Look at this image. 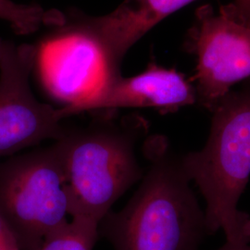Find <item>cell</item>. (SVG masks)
Instances as JSON below:
<instances>
[{
  "label": "cell",
  "mask_w": 250,
  "mask_h": 250,
  "mask_svg": "<svg viewBox=\"0 0 250 250\" xmlns=\"http://www.w3.org/2000/svg\"><path fill=\"white\" fill-rule=\"evenodd\" d=\"M143 152L148 170L125 208L100 222L99 236L115 250H199L208 235L205 211L182 156L163 135L149 136Z\"/></svg>",
  "instance_id": "cell-1"
},
{
  "label": "cell",
  "mask_w": 250,
  "mask_h": 250,
  "mask_svg": "<svg viewBox=\"0 0 250 250\" xmlns=\"http://www.w3.org/2000/svg\"><path fill=\"white\" fill-rule=\"evenodd\" d=\"M217 250H250V244L245 243H231L226 241Z\"/></svg>",
  "instance_id": "cell-14"
},
{
  "label": "cell",
  "mask_w": 250,
  "mask_h": 250,
  "mask_svg": "<svg viewBox=\"0 0 250 250\" xmlns=\"http://www.w3.org/2000/svg\"><path fill=\"white\" fill-rule=\"evenodd\" d=\"M64 14L63 24L36 46L34 67L46 94L62 107L90 99L122 74L99 42Z\"/></svg>",
  "instance_id": "cell-5"
},
{
  "label": "cell",
  "mask_w": 250,
  "mask_h": 250,
  "mask_svg": "<svg viewBox=\"0 0 250 250\" xmlns=\"http://www.w3.org/2000/svg\"><path fill=\"white\" fill-rule=\"evenodd\" d=\"M197 0H125L103 16H90L76 9L72 18L93 36L111 61L122 66L126 53L153 27Z\"/></svg>",
  "instance_id": "cell-9"
},
{
  "label": "cell",
  "mask_w": 250,
  "mask_h": 250,
  "mask_svg": "<svg viewBox=\"0 0 250 250\" xmlns=\"http://www.w3.org/2000/svg\"><path fill=\"white\" fill-rule=\"evenodd\" d=\"M0 215L20 250H38L68 222L65 174L56 142L0 161Z\"/></svg>",
  "instance_id": "cell-4"
},
{
  "label": "cell",
  "mask_w": 250,
  "mask_h": 250,
  "mask_svg": "<svg viewBox=\"0 0 250 250\" xmlns=\"http://www.w3.org/2000/svg\"><path fill=\"white\" fill-rule=\"evenodd\" d=\"M6 40H3L2 38H0V58H1V56H2V54H3V51H4V48H5V45H6Z\"/></svg>",
  "instance_id": "cell-15"
},
{
  "label": "cell",
  "mask_w": 250,
  "mask_h": 250,
  "mask_svg": "<svg viewBox=\"0 0 250 250\" xmlns=\"http://www.w3.org/2000/svg\"><path fill=\"white\" fill-rule=\"evenodd\" d=\"M67 129L56 140L62 160L69 215L100 224L117 200L143 177L135 156L137 141L147 133L146 121L138 115L120 123L111 118Z\"/></svg>",
  "instance_id": "cell-2"
},
{
  "label": "cell",
  "mask_w": 250,
  "mask_h": 250,
  "mask_svg": "<svg viewBox=\"0 0 250 250\" xmlns=\"http://www.w3.org/2000/svg\"><path fill=\"white\" fill-rule=\"evenodd\" d=\"M248 238H249V241L250 243V223L249 224V227H248Z\"/></svg>",
  "instance_id": "cell-16"
},
{
  "label": "cell",
  "mask_w": 250,
  "mask_h": 250,
  "mask_svg": "<svg viewBox=\"0 0 250 250\" xmlns=\"http://www.w3.org/2000/svg\"><path fill=\"white\" fill-rule=\"evenodd\" d=\"M0 20L7 21L15 34L27 36L41 27L61 26L65 14L57 9H45L36 4H18L0 0Z\"/></svg>",
  "instance_id": "cell-10"
},
{
  "label": "cell",
  "mask_w": 250,
  "mask_h": 250,
  "mask_svg": "<svg viewBox=\"0 0 250 250\" xmlns=\"http://www.w3.org/2000/svg\"><path fill=\"white\" fill-rule=\"evenodd\" d=\"M184 47L197 60L190 79L197 104L208 111L234 84L250 78V28L216 14L210 5L196 10Z\"/></svg>",
  "instance_id": "cell-6"
},
{
  "label": "cell",
  "mask_w": 250,
  "mask_h": 250,
  "mask_svg": "<svg viewBox=\"0 0 250 250\" xmlns=\"http://www.w3.org/2000/svg\"><path fill=\"white\" fill-rule=\"evenodd\" d=\"M36 45L7 41L0 58V161L52 139L65 130L59 107L42 103L31 89Z\"/></svg>",
  "instance_id": "cell-7"
},
{
  "label": "cell",
  "mask_w": 250,
  "mask_h": 250,
  "mask_svg": "<svg viewBox=\"0 0 250 250\" xmlns=\"http://www.w3.org/2000/svg\"><path fill=\"white\" fill-rule=\"evenodd\" d=\"M220 13L250 29V0H232L220 7Z\"/></svg>",
  "instance_id": "cell-12"
},
{
  "label": "cell",
  "mask_w": 250,
  "mask_h": 250,
  "mask_svg": "<svg viewBox=\"0 0 250 250\" xmlns=\"http://www.w3.org/2000/svg\"><path fill=\"white\" fill-rule=\"evenodd\" d=\"M203 148L182 155L191 182L205 199L208 235L224 231L226 241L250 244V216L238 209L250 178V81L215 105Z\"/></svg>",
  "instance_id": "cell-3"
},
{
  "label": "cell",
  "mask_w": 250,
  "mask_h": 250,
  "mask_svg": "<svg viewBox=\"0 0 250 250\" xmlns=\"http://www.w3.org/2000/svg\"><path fill=\"white\" fill-rule=\"evenodd\" d=\"M99 223L84 217H72L50 233L37 250H93L99 239Z\"/></svg>",
  "instance_id": "cell-11"
},
{
  "label": "cell",
  "mask_w": 250,
  "mask_h": 250,
  "mask_svg": "<svg viewBox=\"0 0 250 250\" xmlns=\"http://www.w3.org/2000/svg\"><path fill=\"white\" fill-rule=\"evenodd\" d=\"M0 250H20L18 242L9 224L0 215Z\"/></svg>",
  "instance_id": "cell-13"
},
{
  "label": "cell",
  "mask_w": 250,
  "mask_h": 250,
  "mask_svg": "<svg viewBox=\"0 0 250 250\" xmlns=\"http://www.w3.org/2000/svg\"><path fill=\"white\" fill-rule=\"evenodd\" d=\"M197 104L193 82L175 69L162 67L154 60L134 76L122 74L107 83L90 99L59 107L63 120L83 112L114 111L119 108H154L167 114Z\"/></svg>",
  "instance_id": "cell-8"
}]
</instances>
